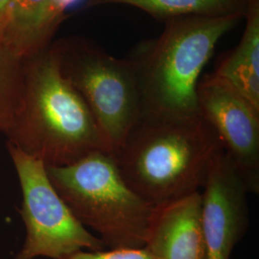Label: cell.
<instances>
[{
	"instance_id": "8",
	"label": "cell",
	"mask_w": 259,
	"mask_h": 259,
	"mask_svg": "<svg viewBox=\"0 0 259 259\" xmlns=\"http://www.w3.org/2000/svg\"><path fill=\"white\" fill-rule=\"evenodd\" d=\"M249 193L231 159L222 151L215 157L202 190L206 259H231L249 227Z\"/></svg>"
},
{
	"instance_id": "4",
	"label": "cell",
	"mask_w": 259,
	"mask_h": 259,
	"mask_svg": "<svg viewBox=\"0 0 259 259\" xmlns=\"http://www.w3.org/2000/svg\"><path fill=\"white\" fill-rule=\"evenodd\" d=\"M47 171L77 220L107 249L145 246L157 206L130 187L111 153L95 151L68 165L47 166Z\"/></svg>"
},
{
	"instance_id": "11",
	"label": "cell",
	"mask_w": 259,
	"mask_h": 259,
	"mask_svg": "<svg viewBox=\"0 0 259 259\" xmlns=\"http://www.w3.org/2000/svg\"><path fill=\"white\" fill-rule=\"evenodd\" d=\"M245 19L240 42L213 73L259 110V0H249Z\"/></svg>"
},
{
	"instance_id": "9",
	"label": "cell",
	"mask_w": 259,
	"mask_h": 259,
	"mask_svg": "<svg viewBox=\"0 0 259 259\" xmlns=\"http://www.w3.org/2000/svg\"><path fill=\"white\" fill-rule=\"evenodd\" d=\"M202 191L156 207L144 248L156 259H206Z\"/></svg>"
},
{
	"instance_id": "13",
	"label": "cell",
	"mask_w": 259,
	"mask_h": 259,
	"mask_svg": "<svg viewBox=\"0 0 259 259\" xmlns=\"http://www.w3.org/2000/svg\"><path fill=\"white\" fill-rule=\"evenodd\" d=\"M24 62L0 42V133L11 128L22 102Z\"/></svg>"
},
{
	"instance_id": "2",
	"label": "cell",
	"mask_w": 259,
	"mask_h": 259,
	"mask_svg": "<svg viewBox=\"0 0 259 259\" xmlns=\"http://www.w3.org/2000/svg\"><path fill=\"white\" fill-rule=\"evenodd\" d=\"M4 136L6 144L47 166L68 165L95 151L111 153L53 46L24 62L20 110Z\"/></svg>"
},
{
	"instance_id": "5",
	"label": "cell",
	"mask_w": 259,
	"mask_h": 259,
	"mask_svg": "<svg viewBox=\"0 0 259 259\" xmlns=\"http://www.w3.org/2000/svg\"><path fill=\"white\" fill-rule=\"evenodd\" d=\"M61 69L80 93L113 154L141 117L136 66L81 38L55 44Z\"/></svg>"
},
{
	"instance_id": "3",
	"label": "cell",
	"mask_w": 259,
	"mask_h": 259,
	"mask_svg": "<svg viewBox=\"0 0 259 259\" xmlns=\"http://www.w3.org/2000/svg\"><path fill=\"white\" fill-rule=\"evenodd\" d=\"M240 17H189L165 22L155 39L142 42L134 62L141 117H187L199 114L197 87L223 36Z\"/></svg>"
},
{
	"instance_id": "6",
	"label": "cell",
	"mask_w": 259,
	"mask_h": 259,
	"mask_svg": "<svg viewBox=\"0 0 259 259\" xmlns=\"http://www.w3.org/2000/svg\"><path fill=\"white\" fill-rule=\"evenodd\" d=\"M18 175L22 201L20 217L25 241L15 259H61L77 250L107 249L77 220L47 175V165L6 144Z\"/></svg>"
},
{
	"instance_id": "7",
	"label": "cell",
	"mask_w": 259,
	"mask_h": 259,
	"mask_svg": "<svg viewBox=\"0 0 259 259\" xmlns=\"http://www.w3.org/2000/svg\"><path fill=\"white\" fill-rule=\"evenodd\" d=\"M199 114L222 143L249 193L259 192V110L218 76L201 77Z\"/></svg>"
},
{
	"instance_id": "12",
	"label": "cell",
	"mask_w": 259,
	"mask_h": 259,
	"mask_svg": "<svg viewBox=\"0 0 259 259\" xmlns=\"http://www.w3.org/2000/svg\"><path fill=\"white\" fill-rule=\"evenodd\" d=\"M128 5L164 23L172 19L202 17L245 18L249 0H90V5Z\"/></svg>"
},
{
	"instance_id": "10",
	"label": "cell",
	"mask_w": 259,
	"mask_h": 259,
	"mask_svg": "<svg viewBox=\"0 0 259 259\" xmlns=\"http://www.w3.org/2000/svg\"><path fill=\"white\" fill-rule=\"evenodd\" d=\"M64 15L55 0H12L0 42L25 62L49 47Z\"/></svg>"
},
{
	"instance_id": "15",
	"label": "cell",
	"mask_w": 259,
	"mask_h": 259,
	"mask_svg": "<svg viewBox=\"0 0 259 259\" xmlns=\"http://www.w3.org/2000/svg\"><path fill=\"white\" fill-rule=\"evenodd\" d=\"M12 0H0V37L6 26Z\"/></svg>"
},
{
	"instance_id": "1",
	"label": "cell",
	"mask_w": 259,
	"mask_h": 259,
	"mask_svg": "<svg viewBox=\"0 0 259 259\" xmlns=\"http://www.w3.org/2000/svg\"><path fill=\"white\" fill-rule=\"evenodd\" d=\"M222 151L217 134L198 114L140 117L112 155L130 187L159 206L201 192Z\"/></svg>"
},
{
	"instance_id": "14",
	"label": "cell",
	"mask_w": 259,
	"mask_h": 259,
	"mask_svg": "<svg viewBox=\"0 0 259 259\" xmlns=\"http://www.w3.org/2000/svg\"><path fill=\"white\" fill-rule=\"evenodd\" d=\"M61 259H156L143 248L77 250Z\"/></svg>"
}]
</instances>
